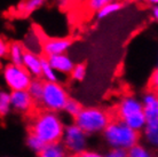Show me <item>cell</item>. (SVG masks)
Segmentation results:
<instances>
[{"mask_svg": "<svg viewBox=\"0 0 158 157\" xmlns=\"http://www.w3.org/2000/svg\"><path fill=\"white\" fill-rule=\"evenodd\" d=\"M64 132V123L57 112L43 111L33 118L30 126V133L35 134L41 141L47 143L60 142Z\"/></svg>", "mask_w": 158, "mask_h": 157, "instance_id": "cell-1", "label": "cell"}, {"mask_svg": "<svg viewBox=\"0 0 158 157\" xmlns=\"http://www.w3.org/2000/svg\"><path fill=\"white\" fill-rule=\"evenodd\" d=\"M103 140L110 148L128 150L139 143L140 134L119 119H114L102 132Z\"/></svg>", "mask_w": 158, "mask_h": 157, "instance_id": "cell-2", "label": "cell"}, {"mask_svg": "<svg viewBox=\"0 0 158 157\" xmlns=\"http://www.w3.org/2000/svg\"><path fill=\"white\" fill-rule=\"evenodd\" d=\"M111 121L110 114L99 107H83L75 117V124L87 135L102 133Z\"/></svg>", "mask_w": 158, "mask_h": 157, "instance_id": "cell-3", "label": "cell"}, {"mask_svg": "<svg viewBox=\"0 0 158 157\" xmlns=\"http://www.w3.org/2000/svg\"><path fill=\"white\" fill-rule=\"evenodd\" d=\"M117 116L119 121L136 132L142 131L147 124L142 102L133 95H125L120 99L117 106Z\"/></svg>", "mask_w": 158, "mask_h": 157, "instance_id": "cell-4", "label": "cell"}, {"mask_svg": "<svg viewBox=\"0 0 158 157\" xmlns=\"http://www.w3.org/2000/svg\"><path fill=\"white\" fill-rule=\"evenodd\" d=\"M69 100L67 90L60 83L44 82V91L38 102L46 111L57 112L63 111L64 106Z\"/></svg>", "mask_w": 158, "mask_h": 157, "instance_id": "cell-5", "label": "cell"}, {"mask_svg": "<svg viewBox=\"0 0 158 157\" xmlns=\"http://www.w3.org/2000/svg\"><path fill=\"white\" fill-rule=\"evenodd\" d=\"M2 77H4L6 86L13 91H27L32 80L28 71L23 67L15 66L12 63H8L2 69Z\"/></svg>", "mask_w": 158, "mask_h": 157, "instance_id": "cell-6", "label": "cell"}, {"mask_svg": "<svg viewBox=\"0 0 158 157\" xmlns=\"http://www.w3.org/2000/svg\"><path fill=\"white\" fill-rule=\"evenodd\" d=\"M87 143H88V135L80 130L75 123L64 126L62 145L65 150L75 155H79L84 150H86Z\"/></svg>", "mask_w": 158, "mask_h": 157, "instance_id": "cell-7", "label": "cell"}, {"mask_svg": "<svg viewBox=\"0 0 158 157\" xmlns=\"http://www.w3.org/2000/svg\"><path fill=\"white\" fill-rule=\"evenodd\" d=\"M71 45L72 40L69 38H52L43 43V52L47 57L53 55L65 54Z\"/></svg>", "mask_w": 158, "mask_h": 157, "instance_id": "cell-8", "label": "cell"}, {"mask_svg": "<svg viewBox=\"0 0 158 157\" xmlns=\"http://www.w3.org/2000/svg\"><path fill=\"white\" fill-rule=\"evenodd\" d=\"M33 103H35V101L29 95L28 91H13V92H10L12 110L25 114L32 109Z\"/></svg>", "mask_w": 158, "mask_h": 157, "instance_id": "cell-9", "label": "cell"}, {"mask_svg": "<svg viewBox=\"0 0 158 157\" xmlns=\"http://www.w3.org/2000/svg\"><path fill=\"white\" fill-rule=\"evenodd\" d=\"M141 102L147 122L158 121V94H156L155 92H148L143 95Z\"/></svg>", "mask_w": 158, "mask_h": 157, "instance_id": "cell-10", "label": "cell"}, {"mask_svg": "<svg viewBox=\"0 0 158 157\" xmlns=\"http://www.w3.org/2000/svg\"><path fill=\"white\" fill-rule=\"evenodd\" d=\"M48 63L51 64V67L60 74L63 75H70L72 69L75 67V63L72 62V60L68 56L67 54H60V55H53L47 57Z\"/></svg>", "mask_w": 158, "mask_h": 157, "instance_id": "cell-11", "label": "cell"}, {"mask_svg": "<svg viewBox=\"0 0 158 157\" xmlns=\"http://www.w3.org/2000/svg\"><path fill=\"white\" fill-rule=\"evenodd\" d=\"M22 67L28 71L31 77H40L41 76V56L36 53L25 51L23 55Z\"/></svg>", "mask_w": 158, "mask_h": 157, "instance_id": "cell-12", "label": "cell"}, {"mask_svg": "<svg viewBox=\"0 0 158 157\" xmlns=\"http://www.w3.org/2000/svg\"><path fill=\"white\" fill-rule=\"evenodd\" d=\"M143 132V139L151 149H158V121L147 122Z\"/></svg>", "mask_w": 158, "mask_h": 157, "instance_id": "cell-13", "label": "cell"}, {"mask_svg": "<svg viewBox=\"0 0 158 157\" xmlns=\"http://www.w3.org/2000/svg\"><path fill=\"white\" fill-rule=\"evenodd\" d=\"M38 157H67V150L61 142L47 143L38 153Z\"/></svg>", "mask_w": 158, "mask_h": 157, "instance_id": "cell-14", "label": "cell"}, {"mask_svg": "<svg viewBox=\"0 0 158 157\" xmlns=\"http://www.w3.org/2000/svg\"><path fill=\"white\" fill-rule=\"evenodd\" d=\"M24 52H25V49L23 47V44L19 43V41H14L10 44L9 49H8V57L10 59V63L22 67Z\"/></svg>", "mask_w": 158, "mask_h": 157, "instance_id": "cell-15", "label": "cell"}, {"mask_svg": "<svg viewBox=\"0 0 158 157\" xmlns=\"http://www.w3.org/2000/svg\"><path fill=\"white\" fill-rule=\"evenodd\" d=\"M127 157H156V155L147 145L136 143L127 150Z\"/></svg>", "mask_w": 158, "mask_h": 157, "instance_id": "cell-16", "label": "cell"}, {"mask_svg": "<svg viewBox=\"0 0 158 157\" xmlns=\"http://www.w3.org/2000/svg\"><path fill=\"white\" fill-rule=\"evenodd\" d=\"M41 77L45 79V82L59 83L57 72L51 67V64L47 61V57H43V56H41Z\"/></svg>", "mask_w": 158, "mask_h": 157, "instance_id": "cell-17", "label": "cell"}, {"mask_svg": "<svg viewBox=\"0 0 158 157\" xmlns=\"http://www.w3.org/2000/svg\"><path fill=\"white\" fill-rule=\"evenodd\" d=\"M46 0H23L20 5H19V11L21 14L23 15H30L32 13L39 9Z\"/></svg>", "mask_w": 158, "mask_h": 157, "instance_id": "cell-18", "label": "cell"}, {"mask_svg": "<svg viewBox=\"0 0 158 157\" xmlns=\"http://www.w3.org/2000/svg\"><path fill=\"white\" fill-rule=\"evenodd\" d=\"M27 91L33 101H39L44 91V82L38 78H32Z\"/></svg>", "mask_w": 158, "mask_h": 157, "instance_id": "cell-19", "label": "cell"}, {"mask_svg": "<svg viewBox=\"0 0 158 157\" xmlns=\"http://www.w3.org/2000/svg\"><path fill=\"white\" fill-rule=\"evenodd\" d=\"M123 5L119 2V1H114V2H108L103 6L99 12H96V17L99 20H102V19H106L109 15L114 14V13H117L122 9Z\"/></svg>", "mask_w": 158, "mask_h": 157, "instance_id": "cell-20", "label": "cell"}, {"mask_svg": "<svg viewBox=\"0 0 158 157\" xmlns=\"http://www.w3.org/2000/svg\"><path fill=\"white\" fill-rule=\"evenodd\" d=\"M12 111L10 106V92L0 90V117H6Z\"/></svg>", "mask_w": 158, "mask_h": 157, "instance_id": "cell-21", "label": "cell"}, {"mask_svg": "<svg viewBox=\"0 0 158 157\" xmlns=\"http://www.w3.org/2000/svg\"><path fill=\"white\" fill-rule=\"evenodd\" d=\"M25 143H27V147H28L29 149L36 154L39 153L40 150L44 148V146H45V143L40 140L39 138L36 137L35 134H32V133L28 134L27 140H25Z\"/></svg>", "mask_w": 158, "mask_h": 157, "instance_id": "cell-22", "label": "cell"}, {"mask_svg": "<svg viewBox=\"0 0 158 157\" xmlns=\"http://www.w3.org/2000/svg\"><path fill=\"white\" fill-rule=\"evenodd\" d=\"M81 108H83L81 104H80L77 100H73V99L69 98V100H68L67 103H65V106H64L63 111L68 116L75 118L76 116L79 114V111L81 110Z\"/></svg>", "mask_w": 158, "mask_h": 157, "instance_id": "cell-23", "label": "cell"}, {"mask_svg": "<svg viewBox=\"0 0 158 157\" xmlns=\"http://www.w3.org/2000/svg\"><path fill=\"white\" fill-rule=\"evenodd\" d=\"M70 76L76 82H83L85 77H86V67H85V64H81V63L75 64Z\"/></svg>", "mask_w": 158, "mask_h": 157, "instance_id": "cell-24", "label": "cell"}, {"mask_svg": "<svg viewBox=\"0 0 158 157\" xmlns=\"http://www.w3.org/2000/svg\"><path fill=\"white\" fill-rule=\"evenodd\" d=\"M106 4H108L107 0H87V7L93 12H99Z\"/></svg>", "mask_w": 158, "mask_h": 157, "instance_id": "cell-25", "label": "cell"}, {"mask_svg": "<svg viewBox=\"0 0 158 157\" xmlns=\"http://www.w3.org/2000/svg\"><path fill=\"white\" fill-rule=\"evenodd\" d=\"M104 157H127V150L118 149V148H110Z\"/></svg>", "mask_w": 158, "mask_h": 157, "instance_id": "cell-26", "label": "cell"}, {"mask_svg": "<svg viewBox=\"0 0 158 157\" xmlns=\"http://www.w3.org/2000/svg\"><path fill=\"white\" fill-rule=\"evenodd\" d=\"M8 49H9V45L4 38L0 37V59L8 56Z\"/></svg>", "mask_w": 158, "mask_h": 157, "instance_id": "cell-27", "label": "cell"}, {"mask_svg": "<svg viewBox=\"0 0 158 157\" xmlns=\"http://www.w3.org/2000/svg\"><path fill=\"white\" fill-rule=\"evenodd\" d=\"M150 86L156 94H158V68L152 72L150 78Z\"/></svg>", "mask_w": 158, "mask_h": 157, "instance_id": "cell-28", "label": "cell"}, {"mask_svg": "<svg viewBox=\"0 0 158 157\" xmlns=\"http://www.w3.org/2000/svg\"><path fill=\"white\" fill-rule=\"evenodd\" d=\"M77 157H104L103 154H101L100 151L96 150H84L83 153H80L79 155H77Z\"/></svg>", "mask_w": 158, "mask_h": 157, "instance_id": "cell-29", "label": "cell"}, {"mask_svg": "<svg viewBox=\"0 0 158 157\" xmlns=\"http://www.w3.org/2000/svg\"><path fill=\"white\" fill-rule=\"evenodd\" d=\"M152 17L158 22V6H154L152 8Z\"/></svg>", "mask_w": 158, "mask_h": 157, "instance_id": "cell-30", "label": "cell"}, {"mask_svg": "<svg viewBox=\"0 0 158 157\" xmlns=\"http://www.w3.org/2000/svg\"><path fill=\"white\" fill-rule=\"evenodd\" d=\"M68 1H69V0H59L60 6H67Z\"/></svg>", "mask_w": 158, "mask_h": 157, "instance_id": "cell-31", "label": "cell"}, {"mask_svg": "<svg viewBox=\"0 0 158 157\" xmlns=\"http://www.w3.org/2000/svg\"><path fill=\"white\" fill-rule=\"evenodd\" d=\"M149 4H152L154 6H158V0H147Z\"/></svg>", "mask_w": 158, "mask_h": 157, "instance_id": "cell-32", "label": "cell"}, {"mask_svg": "<svg viewBox=\"0 0 158 157\" xmlns=\"http://www.w3.org/2000/svg\"><path fill=\"white\" fill-rule=\"evenodd\" d=\"M108 2H114V1H118V0H107Z\"/></svg>", "mask_w": 158, "mask_h": 157, "instance_id": "cell-33", "label": "cell"}, {"mask_svg": "<svg viewBox=\"0 0 158 157\" xmlns=\"http://www.w3.org/2000/svg\"><path fill=\"white\" fill-rule=\"evenodd\" d=\"M0 66H1V61H0Z\"/></svg>", "mask_w": 158, "mask_h": 157, "instance_id": "cell-34", "label": "cell"}]
</instances>
